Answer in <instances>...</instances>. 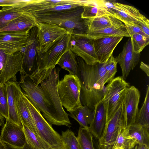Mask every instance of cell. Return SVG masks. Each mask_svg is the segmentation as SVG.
Wrapping results in <instances>:
<instances>
[{"label": "cell", "instance_id": "1", "mask_svg": "<svg viewBox=\"0 0 149 149\" xmlns=\"http://www.w3.org/2000/svg\"><path fill=\"white\" fill-rule=\"evenodd\" d=\"M60 70L59 67L54 68L38 85L29 76L20 75L19 84L24 95L49 123L70 128L69 114L64 110L58 92Z\"/></svg>", "mask_w": 149, "mask_h": 149}, {"label": "cell", "instance_id": "2", "mask_svg": "<svg viewBox=\"0 0 149 149\" xmlns=\"http://www.w3.org/2000/svg\"><path fill=\"white\" fill-rule=\"evenodd\" d=\"M76 58L78 64L77 75L81 86V102L82 106L93 111L95 105L103 100L106 91L104 63L90 65L77 56Z\"/></svg>", "mask_w": 149, "mask_h": 149}, {"label": "cell", "instance_id": "3", "mask_svg": "<svg viewBox=\"0 0 149 149\" xmlns=\"http://www.w3.org/2000/svg\"><path fill=\"white\" fill-rule=\"evenodd\" d=\"M83 6L50 14L33 16L38 22L55 24L66 29L70 35L86 33L87 27L84 19L81 17Z\"/></svg>", "mask_w": 149, "mask_h": 149}, {"label": "cell", "instance_id": "4", "mask_svg": "<svg viewBox=\"0 0 149 149\" xmlns=\"http://www.w3.org/2000/svg\"><path fill=\"white\" fill-rule=\"evenodd\" d=\"M81 86L77 75L67 74L60 81L57 91L63 106L71 112L82 106L80 100Z\"/></svg>", "mask_w": 149, "mask_h": 149}, {"label": "cell", "instance_id": "5", "mask_svg": "<svg viewBox=\"0 0 149 149\" xmlns=\"http://www.w3.org/2000/svg\"><path fill=\"white\" fill-rule=\"evenodd\" d=\"M22 98L26 104L33 120L38 136L52 149L62 148L61 135L53 128L41 112L33 104L22 92Z\"/></svg>", "mask_w": 149, "mask_h": 149}, {"label": "cell", "instance_id": "6", "mask_svg": "<svg viewBox=\"0 0 149 149\" xmlns=\"http://www.w3.org/2000/svg\"><path fill=\"white\" fill-rule=\"evenodd\" d=\"M125 127L123 100L113 116L107 120L102 134L98 140L101 149H112L120 131Z\"/></svg>", "mask_w": 149, "mask_h": 149}, {"label": "cell", "instance_id": "7", "mask_svg": "<svg viewBox=\"0 0 149 149\" xmlns=\"http://www.w3.org/2000/svg\"><path fill=\"white\" fill-rule=\"evenodd\" d=\"M36 49L41 54L46 52L68 33L66 29L51 23L38 22Z\"/></svg>", "mask_w": 149, "mask_h": 149}, {"label": "cell", "instance_id": "8", "mask_svg": "<svg viewBox=\"0 0 149 149\" xmlns=\"http://www.w3.org/2000/svg\"><path fill=\"white\" fill-rule=\"evenodd\" d=\"M130 85L122 76L114 78L106 86L103 100L107 104V120L111 117L123 101L125 93Z\"/></svg>", "mask_w": 149, "mask_h": 149}, {"label": "cell", "instance_id": "9", "mask_svg": "<svg viewBox=\"0 0 149 149\" xmlns=\"http://www.w3.org/2000/svg\"><path fill=\"white\" fill-rule=\"evenodd\" d=\"M70 49L88 65L99 63L95 52L93 40L87 37L85 33L71 35Z\"/></svg>", "mask_w": 149, "mask_h": 149}, {"label": "cell", "instance_id": "10", "mask_svg": "<svg viewBox=\"0 0 149 149\" xmlns=\"http://www.w3.org/2000/svg\"><path fill=\"white\" fill-rule=\"evenodd\" d=\"M37 27L31 29L26 45L23 52L22 68L19 72L20 75L30 76L37 70L38 64V54L36 49Z\"/></svg>", "mask_w": 149, "mask_h": 149}, {"label": "cell", "instance_id": "11", "mask_svg": "<svg viewBox=\"0 0 149 149\" xmlns=\"http://www.w3.org/2000/svg\"><path fill=\"white\" fill-rule=\"evenodd\" d=\"M103 6L110 9L111 16L125 25H137V21L146 17L135 7L118 2L103 0Z\"/></svg>", "mask_w": 149, "mask_h": 149}, {"label": "cell", "instance_id": "12", "mask_svg": "<svg viewBox=\"0 0 149 149\" xmlns=\"http://www.w3.org/2000/svg\"><path fill=\"white\" fill-rule=\"evenodd\" d=\"M30 30L0 32V50L9 55L22 50L26 45Z\"/></svg>", "mask_w": 149, "mask_h": 149}, {"label": "cell", "instance_id": "13", "mask_svg": "<svg viewBox=\"0 0 149 149\" xmlns=\"http://www.w3.org/2000/svg\"><path fill=\"white\" fill-rule=\"evenodd\" d=\"M140 97L139 91L134 86H130L125 92L123 102L126 127L135 123Z\"/></svg>", "mask_w": 149, "mask_h": 149}, {"label": "cell", "instance_id": "14", "mask_svg": "<svg viewBox=\"0 0 149 149\" xmlns=\"http://www.w3.org/2000/svg\"><path fill=\"white\" fill-rule=\"evenodd\" d=\"M6 122L2 128L0 140L10 145L22 147L26 143L23 126H20L6 119Z\"/></svg>", "mask_w": 149, "mask_h": 149}, {"label": "cell", "instance_id": "15", "mask_svg": "<svg viewBox=\"0 0 149 149\" xmlns=\"http://www.w3.org/2000/svg\"><path fill=\"white\" fill-rule=\"evenodd\" d=\"M140 54H136L132 49L131 40L130 37L124 44L122 51L115 58L122 70V77L125 79L130 72L138 64L140 60Z\"/></svg>", "mask_w": 149, "mask_h": 149}, {"label": "cell", "instance_id": "16", "mask_svg": "<svg viewBox=\"0 0 149 149\" xmlns=\"http://www.w3.org/2000/svg\"><path fill=\"white\" fill-rule=\"evenodd\" d=\"M6 84L8 110V119L19 126H22L17 109L18 103L21 97L22 92L19 83L17 81H9Z\"/></svg>", "mask_w": 149, "mask_h": 149}, {"label": "cell", "instance_id": "17", "mask_svg": "<svg viewBox=\"0 0 149 149\" xmlns=\"http://www.w3.org/2000/svg\"><path fill=\"white\" fill-rule=\"evenodd\" d=\"M123 37L111 36L93 39L95 52L99 63H104L109 59Z\"/></svg>", "mask_w": 149, "mask_h": 149}, {"label": "cell", "instance_id": "18", "mask_svg": "<svg viewBox=\"0 0 149 149\" xmlns=\"http://www.w3.org/2000/svg\"><path fill=\"white\" fill-rule=\"evenodd\" d=\"M92 120L88 129L94 138L98 140L101 137L107 121V104L102 100L95 106Z\"/></svg>", "mask_w": 149, "mask_h": 149}, {"label": "cell", "instance_id": "19", "mask_svg": "<svg viewBox=\"0 0 149 149\" xmlns=\"http://www.w3.org/2000/svg\"><path fill=\"white\" fill-rule=\"evenodd\" d=\"M38 22L36 18L29 13H22L19 17L9 22L0 30L3 31H17L30 30L37 27Z\"/></svg>", "mask_w": 149, "mask_h": 149}, {"label": "cell", "instance_id": "20", "mask_svg": "<svg viewBox=\"0 0 149 149\" xmlns=\"http://www.w3.org/2000/svg\"><path fill=\"white\" fill-rule=\"evenodd\" d=\"M87 1L79 0L76 3L70 4L34 8L20 7L19 9L22 13H29L33 15H49L83 6L86 4Z\"/></svg>", "mask_w": 149, "mask_h": 149}, {"label": "cell", "instance_id": "21", "mask_svg": "<svg viewBox=\"0 0 149 149\" xmlns=\"http://www.w3.org/2000/svg\"><path fill=\"white\" fill-rule=\"evenodd\" d=\"M88 38L92 39L111 36L130 37L125 24L114 25L101 29L85 33Z\"/></svg>", "mask_w": 149, "mask_h": 149}, {"label": "cell", "instance_id": "22", "mask_svg": "<svg viewBox=\"0 0 149 149\" xmlns=\"http://www.w3.org/2000/svg\"><path fill=\"white\" fill-rule=\"evenodd\" d=\"M84 20L87 29L86 33L110 27L114 25L123 23L115 18L109 15L84 19Z\"/></svg>", "mask_w": 149, "mask_h": 149}, {"label": "cell", "instance_id": "23", "mask_svg": "<svg viewBox=\"0 0 149 149\" xmlns=\"http://www.w3.org/2000/svg\"><path fill=\"white\" fill-rule=\"evenodd\" d=\"M105 15L111 16V11L102 6L100 0H88L86 4L83 6L81 17L86 19Z\"/></svg>", "mask_w": 149, "mask_h": 149}, {"label": "cell", "instance_id": "24", "mask_svg": "<svg viewBox=\"0 0 149 149\" xmlns=\"http://www.w3.org/2000/svg\"><path fill=\"white\" fill-rule=\"evenodd\" d=\"M70 113L69 116L79 123L80 127L88 129L93 118V111L87 106H82Z\"/></svg>", "mask_w": 149, "mask_h": 149}, {"label": "cell", "instance_id": "25", "mask_svg": "<svg viewBox=\"0 0 149 149\" xmlns=\"http://www.w3.org/2000/svg\"><path fill=\"white\" fill-rule=\"evenodd\" d=\"M76 56V54L69 49L62 56L57 64L61 68L68 71L69 74L77 75L78 64Z\"/></svg>", "mask_w": 149, "mask_h": 149}, {"label": "cell", "instance_id": "26", "mask_svg": "<svg viewBox=\"0 0 149 149\" xmlns=\"http://www.w3.org/2000/svg\"><path fill=\"white\" fill-rule=\"evenodd\" d=\"M128 130L130 135L136 143L149 147V128L134 124L130 126Z\"/></svg>", "mask_w": 149, "mask_h": 149}, {"label": "cell", "instance_id": "27", "mask_svg": "<svg viewBox=\"0 0 149 149\" xmlns=\"http://www.w3.org/2000/svg\"><path fill=\"white\" fill-rule=\"evenodd\" d=\"M17 109L19 116L22 124L25 125L38 135L32 117L21 97L18 103Z\"/></svg>", "mask_w": 149, "mask_h": 149}, {"label": "cell", "instance_id": "28", "mask_svg": "<svg viewBox=\"0 0 149 149\" xmlns=\"http://www.w3.org/2000/svg\"><path fill=\"white\" fill-rule=\"evenodd\" d=\"M2 7L0 10V30L22 13L15 5Z\"/></svg>", "mask_w": 149, "mask_h": 149}, {"label": "cell", "instance_id": "29", "mask_svg": "<svg viewBox=\"0 0 149 149\" xmlns=\"http://www.w3.org/2000/svg\"><path fill=\"white\" fill-rule=\"evenodd\" d=\"M135 124L149 128V86L147 88L144 101L136 115Z\"/></svg>", "mask_w": 149, "mask_h": 149}, {"label": "cell", "instance_id": "30", "mask_svg": "<svg viewBox=\"0 0 149 149\" xmlns=\"http://www.w3.org/2000/svg\"><path fill=\"white\" fill-rule=\"evenodd\" d=\"M26 143L32 149H52L45 141L28 128L22 124Z\"/></svg>", "mask_w": 149, "mask_h": 149}, {"label": "cell", "instance_id": "31", "mask_svg": "<svg viewBox=\"0 0 149 149\" xmlns=\"http://www.w3.org/2000/svg\"><path fill=\"white\" fill-rule=\"evenodd\" d=\"M77 137L80 149H94V138L88 129L80 127Z\"/></svg>", "mask_w": 149, "mask_h": 149}, {"label": "cell", "instance_id": "32", "mask_svg": "<svg viewBox=\"0 0 149 149\" xmlns=\"http://www.w3.org/2000/svg\"><path fill=\"white\" fill-rule=\"evenodd\" d=\"M136 144L130 135L128 127H125L120 131L113 148L121 146L124 149H132Z\"/></svg>", "mask_w": 149, "mask_h": 149}, {"label": "cell", "instance_id": "33", "mask_svg": "<svg viewBox=\"0 0 149 149\" xmlns=\"http://www.w3.org/2000/svg\"><path fill=\"white\" fill-rule=\"evenodd\" d=\"M63 149H80L77 137L69 129L62 131L61 135Z\"/></svg>", "mask_w": 149, "mask_h": 149}, {"label": "cell", "instance_id": "34", "mask_svg": "<svg viewBox=\"0 0 149 149\" xmlns=\"http://www.w3.org/2000/svg\"><path fill=\"white\" fill-rule=\"evenodd\" d=\"M133 50L136 54H140L149 44V38L138 33L130 36Z\"/></svg>", "mask_w": 149, "mask_h": 149}, {"label": "cell", "instance_id": "35", "mask_svg": "<svg viewBox=\"0 0 149 149\" xmlns=\"http://www.w3.org/2000/svg\"><path fill=\"white\" fill-rule=\"evenodd\" d=\"M0 114L8 118L7 86L6 83L0 86Z\"/></svg>", "mask_w": 149, "mask_h": 149}, {"label": "cell", "instance_id": "36", "mask_svg": "<svg viewBox=\"0 0 149 149\" xmlns=\"http://www.w3.org/2000/svg\"><path fill=\"white\" fill-rule=\"evenodd\" d=\"M117 63L113 55L104 63V69L107 83L114 78L117 72Z\"/></svg>", "mask_w": 149, "mask_h": 149}, {"label": "cell", "instance_id": "37", "mask_svg": "<svg viewBox=\"0 0 149 149\" xmlns=\"http://www.w3.org/2000/svg\"><path fill=\"white\" fill-rule=\"evenodd\" d=\"M137 25L146 35L149 37V21L146 17L137 21Z\"/></svg>", "mask_w": 149, "mask_h": 149}, {"label": "cell", "instance_id": "38", "mask_svg": "<svg viewBox=\"0 0 149 149\" xmlns=\"http://www.w3.org/2000/svg\"><path fill=\"white\" fill-rule=\"evenodd\" d=\"M126 28L130 36L134 33H138L149 38L137 25L125 24Z\"/></svg>", "mask_w": 149, "mask_h": 149}, {"label": "cell", "instance_id": "39", "mask_svg": "<svg viewBox=\"0 0 149 149\" xmlns=\"http://www.w3.org/2000/svg\"><path fill=\"white\" fill-rule=\"evenodd\" d=\"M19 0H0V6L14 5L17 3Z\"/></svg>", "mask_w": 149, "mask_h": 149}, {"label": "cell", "instance_id": "40", "mask_svg": "<svg viewBox=\"0 0 149 149\" xmlns=\"http://www.w3.org/2000/svg\"><path fill=\"white\" fill-rule=\"evenodd\" d=\"M2 142L3 143L6 149H32L26 142L23 146L20 148L12 146L4 142Z\"/></svg>", "mask_w": 149, "mask_h": 149}, {"label": "cell", "instance_id": "41", "mask_svg": "<svg viewBox=\"0 0 149 149\" xmlns=\"http://www.w3.org/2000/svg\"><path fill=\"white\" fill-rule=\"evenodd\" d=\"M140 68L146 73L148 77H149V66L143 62L141 61L140 63Z\"/></svg>", "mask_w": 149, "mask_h": 149}, {"label": "cell", "instance_id": "42", "mask_svg": "<svg viewBox=\"0 0 149 149\" xmlns=\"http://www.w3.org/2000/svg\"><path fill=\"white\" fill-rule=\"evenodd\" d=\"M132 149H149V147L144 145L136 143Z\"/></svg>", "mask_w": 149, "mask_h": 149}, {"label": "cell", "instance_id": "43", "mask_svg": "<svg viewBox=\"0 0 149 149\" xmlns=\"http://www.w3.org/2000/svg\"><path fill=\"white\" fill-rule=\"evenodd\" d=\"M93 143L94 149H101L99 145L97 140L93 139Z\"/></svg>", "mask_w": 149, "mask_h": 149}, {"label": "cell", "instance_id": "44", "mask_svg": "<svg viewBox=\"0 0 149 149\" xmlns=\"http://www.w3.org/2000/svg\"><path fill=\"white\" fill-rule=\"evenodd\" d=\"M5 118L0 114V126H1L4 124Z\"/></svg>", "mask_w": 149, "mask_h": 149}, {"label": "cell", "instance_id": "45", "mask_svg": "<svg viewBox=\"0 0 149 149\" xmlns=\"http://www.w3.org/2000/svg\"><path fill=\"white\" fill-rule=\"evenodd\" d=\"M0 149H6L3 143L0 140Z\"/></svg>", "mask_w": 149, "mask_h": 149}, {"label": "cell", "instance_id": "46", "mask_svg": "<svg viewBox=\"0 0 149 149\" xmlns=\"http://www.w3.org/2000/svg\"><path fill=\"white\" fill-rule=\"evenodd\" d=\"M112 149H124V148L121 146H117L113 148Z\"/></svg>", "mask_w": 149, "mask_h": 149}, {"label": "cell", "instance_id": "47", "mask_svg": "<svg viewBox=\"0 0 149 149\" xmlns=\"http://www.w3.org/2000/svg\"><path fill=\"white\" fill-rule=\"evenodd\" d=\"M63 149V148H61V149Z\"/></svg>", "mask_w": 149, "mask_h": 149}, {"label": "cell", "instance_id": "48", "mask_svg": "<svg viewBox=\"0 0 149 149\" xmlns=\"http://www.w3.org/2000/svg\"><path fill=\"white\" fill-rule=\"evenodd\" d=\"M1 84L0 83V86L1 85Z\"/></svg>", "mask_w": 149, "mask_h": 149}]
</instances>
